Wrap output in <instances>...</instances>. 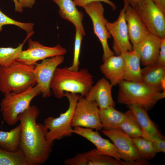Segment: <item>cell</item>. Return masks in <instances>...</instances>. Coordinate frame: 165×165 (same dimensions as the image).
Instances as JSON below:
<instances>
[{"mask_svg": "<svg viewBox=\"0 0 165 165\" xmlns=\"http://www.w3.org/2000/svg\"><path fill=\"white\" fill-rule=\"evenodd\" d=\"M39 114L38 108L32 105L19 116L21 126L20 147L29 165L44 164L52 151L53 143L46 138L48 130L44 124L37 122Z\"/></svg>", "mask_w": 165, "mask_h": 165, "instance_id": "obj_1", "label": "cell"}, {"mask_svg": "<svg viewBox=\"0 0 165 165\" xmlns=\"http://www.w3.org/2000/svg\"><path fill=\"white\" fill-rule=\"evenodd\" d=\"M92 75L83 68L72 71L67 67L56 69L50 87L54 96L61 99L66 92L79 94L85 97L93 86Z\"/></svg>", "mask_w": 165, "mask_h": 165, "instance_id": "obj_2", "label": "cell"}, {"mask_svg": "<svg viewBox=\"0 0 165 165\" xmlns=\"http://www.w3.org/2000/svg\"><path fill=\"white\" fill-rule=\"evenodd\" d=\"M118 85L117 101L119 104L136 105L148 111L165 97V91L149 87L142 83L123 80Z\"/></svg>", "mask_w": 165, "mask_h": 165, "instance_id": "obj_3", "label": "cell"}, {"mask_svg": "<svg viewBox=\"0 0 165 165\" xmlns=\"http://www.w3.org/2000/svg\"><path fill=\"white\" fill-rule=\"evenodd\" d=\"M35 65L16 60L8 67L0 66V91L19 93L36 85Z\"/></svg>", "mask_w": 165, "mask_h": 165, "instance_id": "obj_4", "label": "cell"}, {"mask_svg": "<svg viewBox=\"0 0 165 165\" xmlns=\"http://www.w3.org/2000/svg\"><path fill=\"white\" fill-rule=\"evenodd\" d=\"M41 94L40 88L37 84L22 92L4 94L0 109L3 120L9 125H15L19 121L20 114L30 106L34 98Z\"/></svg>", "mask_w": 165, "mask_h": 165, "instance_id": "obj_5", "label": "cell"}, {"mask_svg": "<svg viewBox=\"0 0 165 165\" xmlns=\"http://www.w3.org/2000/svg\"><path fill=\"white\" fill-rule=\"evenodd\" d=\"M64 97L67 98L69 103L66 111L61 113L58 117H49L44 121V124L48 130L46 138L51 143H53L55 140L70 136L73 133L72 120L76 104L80 95L78 94L66 92Z\"/></svg>", "mask_w": 165, "mask_h": 165, "instance_id": "obj_6", "label": "cell"}, {"mask_svg": "<svg viewBox=\"0 0 165 165\" xmlns=\"http://www.w3.org/2000/svg\"><path fill=\"white\" fill-rule=\"evenodd\" d=\"M102 132L112 142L127 165H147L140 155L132 138L119 129H102Z\"/></svg>", "mask_w": 165, "mask_h": 165, "instance_id": "obj_7", "label": "cell"}, {"mask_svg": "<svg viewBox=\"0 0 165 165\" xmlns=\"http://www.w3.org/2000/svg\"><path fill=\"white\" fill-rule=\"evenodd\" d=\"M135 9L149 33L165 38V15L152 0H142Z\"/></svg>", "mask_w": 165, "mask_h": 165, "instance_id": "obj_8", "label": "cell"}, {"mask_svg": "<svg viewBox=\"0 0 165 165\" xmlns=\"http://www.w3.org/2000/svg\"><path fill=\"white\" fill-rule=\"evenodd\" d=\"M99 111L95 101L88 100L80 96L75 110L72 127H80L101 130L104 126L101 121Z\"/></svg>", "mask_w": 165, "mask_h": 165, "instance_id": "obj_9", "label": "cell"}, {"mask_svg": "<svg viewBox=\"0 0 165 165\" xmlns=\"http://www.w3.org/2000/svg\"><path fill=\"white\" fill-rule=\"evenodd\" d=\"M83 8L90 17L93 23L94 33L101 44L103 62L109 57L115 55L110 49L108 43V39L111 38V35L106 27V23L108 21L104 16V7L101 2H98L90 3Z\"/></svg>", "mask_w": 165, "mask_h": 165, "instance_id": "obj_10", "label": "cell"}, {"mask_svg": "<svg viewBox=\"0 0 165 165\" xmlns=\"http://www.w3.org/2000/svg\"><path fill=\"white\" fill-rule=\"evenodd\" d=\"M124 1V6L120 11L117 20L113 22L107 21V29L113 38L112 49L116 55H119L123 51L133 50V46L130 41L127 24L125 17L126 9L128 3Z\"/></svg>", "mask_w": 165, "mask_h": 165, "instance_id": "obj_11", "label": "cell"}, {"mask_svg": "<svg viewBox=\"0 0 165 165\" xmlns=\"http://www.w3.org/2000/svg\"><path fill=\"white\" fill-rule=\"evenodd\" d=\"M66 53V49L59 44L53 47H48L29 38L28 49L21 51L16 60L33 65L39 60L57 56H64Z\"/></svg>", "mask_w": 165, "mask_h": 165, "instance_id": "obj_12", "label": "cell"}, {"mask_svg": "<svg viewBox=\"0 0 165 165\" xmlns=\"http://www.w3.org/2000/svg\"><path fill=\"white\" fill-rule=\"evenodd\" d=\"M64 60V55L57 56L43 59L41 63L35 64L34 75L43 97H49L51 96V82L56 68Z\"/></svg>", "mask_w": 165, "mask_h": 165, "instance_id": "obj_13", "label": "cell"}, {"mask_svg": "<svg viewBox=\"0 0 165 165\" xmlns=\"http://www.w3.org/2000/svg\"><path fill=\"white\" fill-rule=\"evenodd\" d=\"M73 133L85 138L93 143L99 153L111 156L119 161L125 162L122 160V157L114 144L109 140L103 138L97 130L76 127H73Z\"/></svg>", "mask_w": 165, "mask_h": 165, "instance_id": "obj_14", "label": "cell"}, {"mask_svg": "<svg viewBox=\"0 0 165 165\" xmlns=\"http://www.w3.org/2000/svg\"><path fill=\"white\" fill-rule=\"evenodd\" d=\"M162 39L149 34L142 42L133 46V50L138 55L145 67L156 64L159 54Z\"/></svg>", "mask_w": 165, "mask_h": 165, "instance_id": "obj_15", "label": "cell"}, {"mask_svg": "<svg viewBox=\"0 0 165 165\" xmlns=\"http://www.w3.org/2000/svg\"><path fill=\"white\" fill-rule=\"evenodd\" d=\"M66 165H126L114 158L98 152L96 148L85 152L78 154L65 160Z\"/></svg>", "mask_w": 165, "mask_h": 165, "instance_id": "obj_16", "label": "cell"}, {"mask_svg": "<svg viewBox=\"0 0 165 165\" xmlns=\"http://www.w3.org/2000/svg\"><path fill=\"white\" fill-rule=\"evenodd\" d=\"M125 17L129 38L133 46L143 40L150 34L135 9L128 4Z\"/></svg>", "mask_w": 165, "mask_h": 165, "instance_id": "obj_17", "label": "cell"}, {"mask_svg": "<svg viewBox=\"0 0 165 165\" xmlns=\"http://www.w3.org/2000/svg\"><path fill=\"white\" fill-rule=\"evenodd\" d=\"M113 86L107 79L101 78L93 86L85 97L88 100L95 101L99 109L115 107L112 94Z\"/></svg>", "mask_w": 165, "mask_h": 165, "instance_id": "obj_18", "label": "cell"}, {"mask_svg": "<svg viewBox=\"0 0 165 165\" xmlns=\"http://www.w3.org/2000/svg\"><path fill=\"white\" fill-rule=\"evenodd\" d=\"M103 62L100 67V71L113 86L124 79L125 63L120 55L112 56Z\"/></svg>", "mask_w": 165, "mask_h": 165, "instance_id": "obj_19", "label": "cell"}, {"mask_svg": "<svg viewBox=\"0 0 165 165\" xmlns=\"http://www.w3.org/2000/svg\"><path fill=\"white\" fill-rule=\"evenodd\" d=\"M51 0L59 6L58 13L61 17L71 22L85 36V31L82 24L83 14L77 9L73 0Z\"/></svg>", "mask_w": 165, "mask_h": 165, "instance_id": "obj_20", "label": "cell"}, {"mask_svg": "<svg viewBox=\"0 0 165 165\" xmlns=\"http://www.w3.org/2000/svg\"><path fill=\"white\" fill-rule=\"evenodd\" d=\"M120 55L125 63L124 80L142 83L140 66V59L138 54L134 50L123 52Z\"/></svg>", "mask_w": 165, "mask_h": 165, "instance_id": "obj_21", "label": "cell"}, {"mask_svg": "<svg viewBox=\"0 0 165 165\" xmlns=\"http://www.w3.org/2000/svg\"><path fill=\"white\" fill-rule=\"evenodd\" d=\"M128 106L138 121L142 132L152 137L164 138L150 118L147 110L136 105Z\"/></svg>", "mask_w": 165, "mask_h": 165, "instance_id": "obj_22", "label": "cell"}, {"mask_svg": "<svg viewBox=\"0 0 165 165\" xmlns=\"http://www.w3.org/2000/svg\"><path fill=\"white\" fill-rule=\"evenodd\" d=\"M142 83L149 87L163 91L161 83L165 79V66L156 63L141 69Z\"/></svg>", "mask_w": 165, "mask_h": 165, "instance_id": "obj_23", "label": "cell"}, {"mask_svg": "<svg viewBox=\"0 0 165 165\" xmlns=\"http://www.w3.org/2000/svg\"><path fill=\"white\" fill-rule=\"evenodd\" d=\"M20 124L9 131H0V147L7 151L16 152L20 149Z\"/></svg>", "mask_w": 165, "mask_h": 165, "instance_id": "obj_24", "label": "cell"}, {"mask_svg": "<svg viewBox=\"0 0 165 165\" xmlns=\"http://www.w3.org/2000/svg\"><path fill=\"white\" fill-rule=\"evenodd\" d=\"M99 113L101 121L106 129H119L125 116V113L117 110L112 106L99 109Z\"/></svg>", "mask_w": 165, "mask_h": 165, "instance_id": "obj_25", "label": "cell"}, {"mask_svg": "<svg viewBox=\"0 0 165 165\" xmlns=\"http://www.w3.org/2000/svg\"><path fill=\"white\" fill-rule=\"evenodd\" d=\"M34 33V31L28 33L25 39L15 48L11 47H0V66L8 67L16 61L26 40Z\"/></svg>", "mask_w": 165, "mask_h": 165, "instance_id": "obj_26", "label": "cell"}, {"mask_svg": "<svg viewBox=\"0 0 165 165\" xmlns=\"http://www.w3.org/2000/svg\"><path fill=\"white\" fill-rule=\"evenodd\" d=\"M125 113V118L119 129L132 138L141 137L142 130L131 111L129 109Z\"/></svg>", "mask_w": 165, "mask_h": 165, "instance_id": "obj_27", "label": "cell"}, {"mask_svg": "<svg viewBox=\"0 0 165 165\" xmlns=\"http://www.w3.org/2000/svg\"><path fill=\"white\" fill-rule=\"evenodd\" d=\"M0 165H29L20 149L11 152L0 147Z\"/></svg>", "mask_w": 165, "mask_h": 165, "instance_id": "obj_28", "label": "cell"}, {"mask_svg": "<svg viewBox=\"0 0 165 165\" xmlns=\"http://www.w3.org/2000/svg\"><path fill=\"white\" fill-rule=\"evenodd\" d=\"M133 141L140 156L148 160L154 158L156 152L152 143L142 137L132 138Z\"/></svg>", "mask_w": 165, "mask_h": 165, "instance_id": "obj_29", "label": "cell"}, {"mask_svg": "<svg viewBox=\"0 0 165 165\" xmlns=\"http://www.w3.org/2000/svg\"><path fill=\"white\" fill-rule=\"evenodd\" d=\"M6 25L17 26L25 31L27 34L33 31L35 25L32 23H24L14 20L5 14L0 9V33L3 29L2 27Z\"/></svg>", "mask_w": 165, "mask_h": 165, "instance_id": "obj_30", "label": "cell"}, {"mask_svg": "<svg viewBox=\"0 0 165 165\" xmlns=\"http://www.w3.org/2000/svg\"><path fill=\"white\" fill-rule=\"evenodd\" d=\"M75 29L73 62L72 65L68 68L71 70L77 71L79 70V58L81 42L83 36L79 29L75 28Z\"/></svg>", "mask_w": 165, "mask_h": 165, "instance_id": "obj_31", "label": "cell"}, {"mask_svg": "<svg viewBox=\"0 0 165 165\" xmlns=\"http://www.w3.org/2000/svg\"><path fill=\"white\" fill-rule=\"evenodd\" d=\"M141 137L150 141L152 143L156 153L160 152L165 153L164 138L152 137L143 132H142Z\"/></svg>", "mask_w": 165, "mask_h": 165, "instance_id": "obj_32", "label": "cell"}, {"mask_svg": "<svg viewBox=\"0 0 165 165\" xmlns=\"http://www.w3.org/2000/svg\"><path fill=\"white\" fill-rule=\"evenodd\" d=\"M76 6L83 7L87 4L94 2H103L109 5L112 8V9L115 10L117 6L115 4L110 0H73Z\"/></svg>", "mask_w": 165, "mask_h": 165, "instance_id": "obj_33", "label": "cell"}, {"mask_svg": "<svg viewBox=\"0 0 165 165\" xmlns=\"http://www.w3.org/2000/svg\"><path fill=\"white\" fill-rule=\"evenodd\" d=\"M156 63L165 66V38L161 40L159 54Z\"/></svg>", "mask_w": 165, "mask_h": 165, "instance_id": "obj_34", "label": "cell"}, {"mask_svg": "<svg viewBox=\"0 0 165 165\" xmlns=\"http://www.w3.org/2000/svg\"><path fill=\"white\" fill-rule=\"evenodd\" d=\"M17 1L23 8H32L35 2V0H17Z\"/></svg>", "mask_w": 165, "mask_h": 165, "instance_id": "obj_35", "label": "cell"}, {"mask_svg": "<svg viewBox=\"0 0 165 165\" xmlns=\"http://www.w3.org/2000/svg\"><path fill=\"white\" fill-rule=\"evenodd\" d=\"M156 6L165 15V0H152Z\"/></svg>", "mask_w": 165, "mask_h": 165, "instance_id": "obj_36", "label": "cell"}, {"mask_svg": "<svg viewBox=\"0 0 165 165\" xmlns=\"http://www.w3.org/2000/svg\"><path fill=\"white\" fill-rule=\"evenodd\" d=\"M15 5V10L16 12H23V8L21 6L17 0H13Z\"/></svg>", "mask_w": 165, "mask_h": 165, "instance_id": "obj_37", "label": "cell"}, {"mask_svg": "<svg viewBox=\"0 0 165 165\" xmlns=\"http://www.w3.org/2000/svg\"><path fill=\"white\" fill-rule=\"evenodd\" d=\"M142 0H126L129 5L133 8L139 4Z\"/></svg>", "mask_w": 165, "mask_h": 165, "instance_id": "obj_38", "label": "cell"}, {"mask_svg": "<svg viewBox=\"0 0 165 165\" xmlns=\"http://www.w3.org/2000/svg\"></svg>", "mask_w": 165, "mask_h": 165, "instance_id": "obj_39", "label": "cell"}, {"mask_svg": "<svg viewBox=\"0 0 165 165\" xmlns=\"http://www.w3.org/2000/svg\"></svg>", "mask_w": 165, "mask_h": 165, "instance_id": "obj_40", "label": "cell"}]
</instances>
